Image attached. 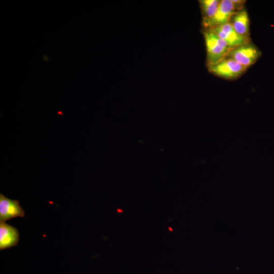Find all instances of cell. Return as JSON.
<instances>
[{
    "label": "cell",
    "mask_w": 274,
    "mask_h": 274,
    "mask_svg": "<svg viewBox=\"0 0 274 274\" xmlns=\"http://www.w3.org/2000/svg\"><path fill=\"white\" fill-rule=\"evenodd\" d=\"M207 49V66L215 64L226 58L230 50L227 44L210 29L203 31Z\"/></svg>",
    "instance_id": "1"
},
{
    "label": "cell",
    "mask_w": 274,
    "mask_h": 274,
    "mask_svg": "<svg viewBox=\"0 0 274 274\" xmlns=\"http://www.w3.org/2000/svg\"><path fill=\"white\" fill-rule=\"evenodd\" d=\"M207 66L210 73L226 80L239 78L247 69V67L229 57H226L215 64Z\"/></svg>",
    "instance_id": "2"
},
{
    "label": "cell",
    "mask_w": 274,
    "mask_h": 274,
    "mask_svg": "<svg viewBox=\"0 0 274 274\" xmlns=\"http://www.w3.org/2000/svg\"><path fill=\"white\" fill-rule=\"evenodd\" d=\"M261 55L260 50L250 42L232 48L226 57L231 58L248 68L255 63Z\"/></svg>",
    "instance_id": "3"
},
{
    "label": "cell",
    "mask_w": 274,
    "mask_h": 274,
    "mask_svg": "<svg viewBox=\"0 0 274 274\" xmlns=\"http://www.w3.org/2000/svg\"><path fill=\"white\" fill-rule=\"evenodd\" d=\"M236 11L231 0H222L215 15L209 20L202 22L205 29L211 28L230 22Z\"/></svg>",
    "instance_id": "4"
},
{
    "label": "cell",
    "mask_w": 274,
    "mask_h": 274,
    "mask_svg": "<svg viewBox=\"0 0 274 274\" xmlns=\"http://www.w3.org/2000/svg\"><path fill=\"white\" fill-rule=\"evenodd\" d=\"M209 29L212 30L220 38L225 41L231 48L251 42L250 38L238 35L230 22Z\"/></svg>",
    "instance_id": "5"
},
{
    "label": "cell",
    "mask_w": 274,
    "mask_h": 274,
    "mask_svg": "<svg viewBox=\"0 0 274 274\" xmlns=\"http://www.w3.org/2000/svg\"><path fill=\"white\" fill-rule=\"evenodd\" d=\"M24 211L17 200H12L0 194V222L16 217H23Z\"/></svg>",
    "instance_id": "6"
},
{
    "label": "cell",
    "mask_w": 274,
    "mask_h": 274,
    "mask_svg": "<svg viewBox=\"0 0 274 274\" xmlns=\"http://www.w3.org/2000/svg\"><path fill=\"white\" fill-rule=\"evenodd\" d=\"M19 239L18 230L6 224L0 222V250L16 246Z\"/></svg>",
    "instance_id": "7"
},
{
    "label": "cell",
    "mask_w": 274,
    "mask_h": 274,
    "mask_svg": "<svg viewBox=\"0 0 274 274\" xmlns=\"http://www.w3.org/2000/svg\"><path fill=\"white\" fill-rule=\"evenodd\" d=\"M230 23L240 36L250 38V21L247 11L243 9L236 12L231 17Z\"/></svg>",
    "instance_id": "8"
},
{
    "label": "cell",
    "mask_w": 274,
    "mask_h": 274,
    "mask_svg": "<svg viewBox=\"0 0 274 274\" xmlns=\"http://www.w3.org/2000/svg\"><path fill=\"white\" fill-rule=\"evenodd\" d=\"M199 2L202 15V22H206L215 15L219 6L220 1L201 0Z\"/></svg>",
    "instance_id": "9"
}]
</instances>
